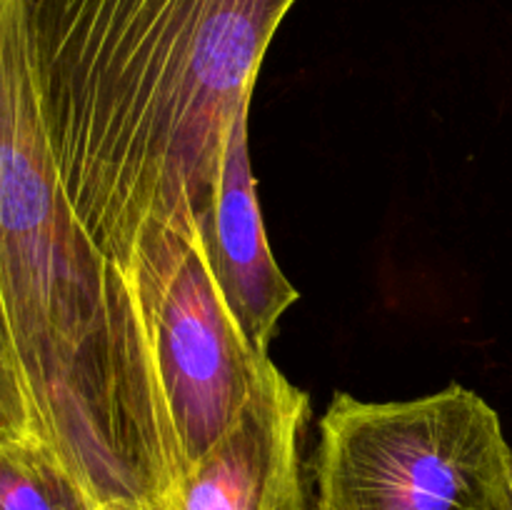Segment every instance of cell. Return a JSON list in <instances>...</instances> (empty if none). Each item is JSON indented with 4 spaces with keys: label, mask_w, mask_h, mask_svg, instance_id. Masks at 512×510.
Segmentation results:
<instances>
[{
    "label": "cell",
    "mask_w": 512,
    "mask_h": 510,
    "mask_svg": "<svg viewBox=\"0 0 512 510\" xmlns=\"http://www.w3.org/2000/svg\"><path fill=\"white\" fill-rule=\"evenodd\" d=\"M298 0H30L50 148L145 330L205 238L235 115Z\"/></svg>",
    "instance_id": "cell-1"
},
{
    "label": "cell",
    "mask_w": 512,
    "mask_h": 510,
    "mask_svg": "<svg viewBox=\"0 0 512 510\" xmlns=\"http://www.w3.org/2000/svg\"><path fill=\"white\" fill-rule=\"evenodd\" d=\"M0 303L43 440L100 503L155 508L178 455L138 303L70 205L30 0H0Z\"/></svg>",
    "instance_id": "cell-2"
},
{
    "label": "cell",
    "mask_w": 512,
    "mask_h": 510,
    "mask_svg": "<svg viewBox=\"0 0 512 510\" xmlns=\"http://www.w3.org/2000/svg\"><path fill=\"white\" fill-rule=\"evenodd\" d=\"M178 455V480L225 438L273 360L253 348L220 295L205 240L190 248L148 320Z\"/></svg>",
    "instance_id": "cell-4"
},
{
    "label": "cell",
    "mask_w": 512,
    "mask_h": 510,
    "mask_svg": "<svg viewBox=\"0 0 512 510\" xmlns=\"http://www.w3.org/2000/svg\"><path fill=\"white\" fill-rule=\"evenodd\" d=\"M315 483V510H512V450L498 413L458 383L393 403L338 393Z\"/></svg>",
    "instance_id": "cell-3"
},
{
    "label": "cell",
    "mask_w": 512,
    "mask_h": 510,
    "mask_svg": "<svg viewBox=\"0 0 512 510\" xmlns=\"http://www.w3.org/2000/svg\"><path fill=\"white\" fill-rule=\"evenodd\" d=\"M210 268L235 323L268 355L285 310L300 298L270 253L248 155V108L235 115L213 218L205 233Z\"/></svg>",
    "instance_id": "cell-6"
},
{
    "label": "cell",
    "mask_w": 512,
    "mask_h": 510,
    "mask_svg": "<svg viewBox=\"0 0 512 510\" xmlns=\"http://www.w3.org/2000/svg\"><path fill=\"white\" fill-rule=\"evenodd\" d=\"M310 400L270 368L233 428L150 510H310Z\"/></svg>",
    "instance_id": "cell-5"
},
{
    "label": "cell",
    "mask_w": 512,
    "mask_h": 510,
    "mask_svg": "<svg viewBox=\"0 0 512 510\" xmlns=\"http://www.w3.org/2000/svg\"><path fill=\"white\" fill-rule=\"evenodd\" d=\"M95 510H150V508H145V505H138V503H100L95 505Z\"/></svg>",
    "instance_id": "cell-9"
},
{
    "label": "cell",
    "mask_w": 512,
    "mask_h": 510,
    "mask_svg": "<svg viewBox=\"0 0 512 510\" xmlns=\"http://www.w3.org/2000/svg\"><path fill=\"white\" fill-rule=\"evenodd\" d=\"M0 435L43 440L38 413L30 400L13 335L5 320L3 303H0Z\"/></svg>",
    "instance_id": "cell-8"
},
{
    "label": "cell",
    "mask_w": 512,
    "mask_h": 510,
    "mask_svg": "<svg viewBox=\"0 0 512 510\" xmlns=\"http://www.w3.org/2000/svg\"><path fill=\"white\" fill-rule=\"evenodd\" d=\"M0 510H95V503L48 443L0 435Z\"/></svg>",
    "instance_id": "cell-7"
}]
</instances>
